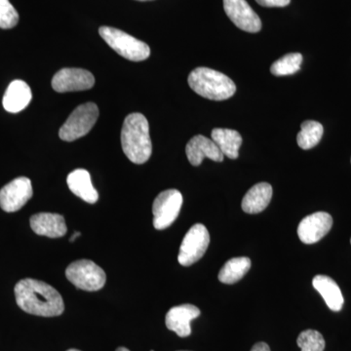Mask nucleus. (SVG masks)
<instances>
[{
  "label": "nucleus",
  "instance_id": "nucleus-10",
  "mask_svg": "<svg viewBox=\"0 0 351 351\" xmlns=\"http://www.w3.org/2000/svg\"><path fill=\"white\" fill-rule=\"evenodd\" d=\"M94 84V75L83 69H62L52 80V88L58 93L85 91L91 89Z\"/></svg>",
  "mask_w": 351,
  "mask_h": 351
},
{
  "label": "nucleus",
  "instance_id": "nucleus-2",
  "mask_svg": "<svg viewBox=\"0 0 351 351\" xmlns=\"http://www.w3.org/2000/svg\"><path fill=\"white\" fill-rule=\"evenodd\" d=\"M121 145L131 162L144 164L151 158L152 144L149 121L142 113H131L124 120Z\"/></svg>",
  "mask_w": 351,
  "mask_h": 351
},
{
  "label": "nucleus",
  "instance_id": "nucleus-7",
  "mask_svg": "<svg viewBox=\"0 0 351 351\" xmlns=\"http://www.w3.org/2000/svg\"><path fill=\"white\" fill-rule=\"evenodd\" d=\"M210 234L206 226L196 223L189 228L180 247L178 261L182 267H189L198 262L206 253Z\"/></svg>",
  "mask_w": 351,
  "mask_h": 351
},
{
  "label": "nucleus",
  "instance_id": "nucleus-24",
  "mask_svg": "<svg viewBox=\"0 0 351 351\" xmlns=\"http://www.w3.org/2000/svg\"><path fill=\"white\" fill-rule=\"evenodd\" d=\"M298 346L302 351H324L325 339L322 334L315 330H306L299 335Z\"/></svg>",
  "mask_w": 351,
  "mask_h": 351
},
{
  "label": "nucleus",
  "instance_id": "nucleus-20",
  "mask_svg": "<svg viewBox=\"0 0 351 351\" xmlns=\"http://www.w3.org/2000/svg\"><path fill=\"white\" fill-rule=\"evenodd\" d=\"M211 137L223 156L230 159L239 158V149L243 142L239 132L232 129L216 128L212 131Z\"/></svg>",
  "mask_w": 351,
  "mask_h": 351
},
{
  "label": "nucleus",
  "instance_id": "nucleus-4",
  "mask_svg": "<svg viewBox=\"0 0 351 351\" xmlns=\"http://www.w3.org/2000/svg\"><path fill=\"white\" fill-rule=\"evenodd\" d=\"M99 34L110 48L129 61H145L151 55V48L147 43L119 29L101 27Z\"/></svg>",
  "mask_w": 351,
  "mask_h": 351
},
{
  "label": "nucleus",
  "instance_id": "nucleus-13",
  "mask_svg": "<svg viewBox=\"0 0 351 351\" xmlns=\"http://www.w3.org/2000/svg\"><path fill=\"white\" fill-rule=\"evenodd\" d=\"M186 154L189 162L193 166H199L205 158L221 162L225 157L212 138L202 135L191 138L186 145Z\"/></svg>",
  "mask_w": 351,
  "mask_h": 351
},
{
  "label": "nucleus",
  "instance_id": "nucleus-11",
  "mask_svg": "<svg viewBox=\"0 0 351 351\" xmlns=\"http://www.w3.org/2000/svg\"><path fill=\"white\" fill-rule=\"evenodd\" d=\"M223 9L233 24L242 31L256 34L262 29V21L246 0H223Z\"/></svg>",
  "mask_w": 351,
  "mask_h": 351
},
{
  "label": "nucleus",
  "instance_id": "nucleus-25",
  "mask_svg": "<svg viewBox=\"0 0 351 351\" xmlns=\"http://www.w3.org/2000/svg\"><path fill=\"white\" fill-rule=\"evenodd\" d=\"M19 22V14L9 0H0V29H13Z\"/></svg>",
  "mask_w": 351,
  "mask_h": 351
},
{
  "label": "nucleus",
  "instance_id": "nucleus-26",
  "mask_svg": "<svg viewBox=\"0 0 351 351\" xmlns=\"http://www.w3.org/2000/svg\"><path fill=\"white\" fill-rule=\"evenodd\" d=\"M263 7H285L290 4L291 0H256Z\"/></svg>",
  "mask_w": 351,
  "mask_h": 351
},
{
  "label": "nucleus",
  "instance_id": "nucleus-28",
  "mask_svg": "<svg viewBox=\"0 0 351 351\" xmlns=\"http://www.w3.org/2000/svg\"><path fill=\"white\" fill-rule=\"evenodd\" d=\"M80 235H82V233H80V232H75V233H73V237H71V242L75 241V240L76 239H78V237H80Z\"/></svg>",
  "mask_w": 351,
  "mask_h": 351
},
{
  "label": "nucleus",
  "instance_id": "nucleus-18",
  "mask_svg": "<svg viewBox=\"0 0 351 351\" xmlns=\"http://www.w3.org/2000/svg\"><path fill=\"white\" fill-rule=\"evenodd\" d=\"M271 197V186L267 182H260L247 191L242 199V209L247 214L261 213L269 206Z\"/></svg>",
  "mask_w": 351,
  "mask_h": 351
},
{
  "label": "nucleus",
  "instance_id": "nucleus-33",
  "mask_svg": "<svg viewBox=\"0 0 351 351\" xmlns=\"http://www.w3.org/2000/svg\"><path fill=\"white\" fill-rule=\"evenodd\" d=\"M350 243H351V239H350Z\"/></svg>",
  "mask_w": 351,
  "mask_h": 351
},
{
  "label": "nucleus",
  "instance_id": "nucleus-34",
  "mask_svg": "<svg viewBox=\"0 0 351 351\" xmlns=\"http://www.w3.org/2000/svg\"><path fill=\"white\" fill-rule=\"evenodd\" d=\"M151 351H154V350H151Z\"/></svg>",
  "mask_w": 351,
  "mask_h": 351
},
{
  "label": "nucleus",
  "instance_id": "nucleus-32",
  "mask_svg": "<svg viewBox=\"0 0 351 351\" xmlns=\"http://www.w3.org/2000/svg\"><path fill=\"white\" fill-rule=\"evenodd\" d=\"M181 351H186V350H181Z\"/></svg>",
  "mask_w": 351,
  "mask_h": 351
},
{
  "label": "nucleus",
  "instance_id": "nucleus-8",
  "mask_svg": "<svg viewBox=\"0 0 351 351\" xmlns=\"http://www.w3.org/2000/svg\"><path fill=\"white\" fill-rule=\"evenodd\" d=\"M182 195L177 189H167L159 193L152 205L154 226L158 230L169 228L179 216Z\"/></svg>",
  "mask_w": 351,
  "mask_h": 351
},
{
  "label": "nucleus",
  "instance_id": "nucleus-30",
  "mask_svg": "<svg viewBox=\"0 0 351 351\" xmlns=\"http://www.w3.org/2000/svg\"><path fill=\"white\" fill-rule=\"evenodd\" d=\"M137 1H152V0H137Z\"/></svg>",
  "mask_w": 351,
  "mask_h": 351
},
{
  "label": "nucleus",
  "instance_id": "nucleus-15",
  "mask_svg": "<svg viewBox=\"0 0 351 351\" xmlns=\"http://www.w3.org/2000/svg\"><path fill=\"white\" fill-rule=\"evenodd\" d=\"M29 223H31L32 230L41 237L59 239L64 237L68 232L66 221L64 217L59 214H36L29 219Z\"/></svg>",
  "mask_w": 351,
  "mask_h": 351
},
{
  "label": "nucleus",
  "instance_id": "nucleus-31",
  "mask_svg": "<svg viewBox=\"0 0 351 351\" xmlns=\"http://www.w3.org/2000/svg\"><path fill=\"white\" fill-rule=\"evenodd\" d=\"M68 351H80V350H73H73H69Z\"/></svg>",
  "mask_w": 351,
  "mask_h": 351
},
{
  "label": "nucleus",
  "instance_id": "nucleus-29",
  "mask_svg": "<svg viewBox=\"0 0 351 351\" xmlns=\"http://www.w3.org/2000/svg\"><path fill=\"white\" fill-rule=\"evenodd\" d=\"M117 351H130L128 350V348H117Z\"/></svg>",
  "mask_w": 351,
  "mask_h": 351
},
{
  "label": "nucleus",
  "instance_id": "nucleus-23",
  "mask_svg": "<svg viewBox=\"0 0 351 351\" xmlns=\"http://www.w3.org/2000/svg\"><path fill=\"white\" fill-rule=\"evenodd\" d=\"M302 55L300 53H290L286 54L281 59L277 60L271 64L270 71L276 76L292 75L298 73L301 69Z\"/></svg>",
  "mask_w": 351,
  "mask_h": 351
},
{
  "label": "nucleus",
  "instance_id": "nucleus-22",
  "mask_svg": "<svg viewBox=\"0 0 351 351\" xmlns=\"http://www.w3.org/2000/svg\"><path fill=\"white\" fill-rule=\"evenodd\" d=\"M323 128L322 124L313 120H306L302 122L301 132L298 134L297 142L299 147L302 149H311L316 147L322 138Z\"/></svg>",
  "mask_w": 351,
  "mask_h": 351
},
{
  "label": "nucleus",
  "instance_id": "nucleus-27",
  "mask_svg": "<svg viewBox=\"0 0 351 351\" xmlns=\"http://www.w3.org/2000/svg\"><path fill=\"white\" fill-rule=\"evenodd\" d=\"M251 351H270V348L265 343H258L252 348Z\"/></svg>",
  "mask_w": 351,
  "mask_h": 351
},
{
  "label": "nucleus",
  "instance_id": "nucleus-17",
  "mask_svg": "<svg viewBox=\"0 0 351 351\" xmlns=\"http://www.w3.org/2000/svg\"><path fill=\"white\" fill-rule=\"evenodd\" d=\"M71 193L82 198L85 202L94 204L99 199L98 191L95 189L91 182V176L85 169H76L68 176L66 179Z\"/></svg>",
  "mask_w": 351,
  "mask_h": 351
},
{
  "label": "nucleus",
  "instance_id": "nucleus-6",
  "mask_svg": "<svg viewBox=\"0 0 351 351\" xmlns=\"http://www.w3.org/2000/svg\"><path fill=\"white\" fill-rule=\"evenodd\" d=\"M66 276L76 288L88 292L101 290L107 281L104 269L89 260H80L71 263L66 267Z\"/></svg>",
  "mask_w": 351,
  "mask_h": 351
},
{
  "label": "nucleus",
  "instance_id": "nucleus-14",
  "mask_svg": "<svg viewBox=\"0 0 351 351\" xmlns=\"http://www.w3.org/2000/svg\"><path fill=\"white\" fill-rule=\"evenodd\" d=\"M199 315V308L193 304H186L172 307L166 314V327L181 338H186L191 334V321Z\"/></svg>",
  "mask_w": 351,
  "mask_h": 351
},
{
  "label": "nucleus",
  "instance_id": "nucleus-21",
  "mask_svg": "<svg viewBox=\"0 0 351 351\" xmlns=\"http://www.w3.org/2000/svg\"><path fill=\"white\" fill-rule=\"evenodd\" d=\"M251 260L247 257L232 258L219 270L218 278L223 284H234L243 278L251 269Z\"/></svg>",
  "mask_w": 351,
  "mask_h": 351
},
{
  "label": "nucleus",
  "instance_id": "nucleus-5",
  "mask_svg": "<svg viewBox=\"0 0 351 351\" xmlns=\"http://www.w3.org/2000/svg\"><path fill=\"white\" fill-rule=\"evenodd\" d=\"M99 108L96 104L86 103L71 112L59 131V136L64 142H73L84 137L96 124Z\"/></svg>",
  "mask_w": 351,
  "mask_h": 351
},
{
  "label": "nucleus",
  "instance_id": "nucleus-3",
  "mask_svg": "<svg viewBox=\"0 0 351 351\" xmlns=\"http://www.w3.org/2000/svg\"><path fill=\"white\" fill-rule=\"evenodd\" d=\"M188 82L196 94L212 101L226 100L237 92V85L228 75L212 69H193Z\"/></svg>",
  "mask_w": 351,
  "mask_h": 351
},
{
  "label": "nucleus",
  "instance_id": "nucleus-19",
  "mask_svg": "<svg viewBox=\"0 0 351 351\" xmlns=\"http://www.w3.org/2000/svg\"><path fill=\"white\" fill-rule=\"evenodd\" d=\"M314 289L317 291L328 307L332 311H339L343 306V295L338 284L331 277L326 276H316L313 280Z\"/></svg>",
  "mask_w": 351,
  "mask_h": 351
},
{
  "label": "nucleus",
  "instance_id": "nucleus-16",
  "mask_svg": "<svg viewBox=\"0 0 351 351\" xmlns=\"http://www.w3.org/2000/svg\"><path fill=\"white\" fill-rule=\"evenodd\" d=\"M32 98V90L29 85L23 80H14L7 88L2 104L7 112L18 113L29 105Z\"/></svg>",
  "mask_w": 351,
  "mask_h": 351
},
{
  "label": "nucleus",
  "instance_id": "nucleus-1",
  "mask_svg": "<svg viewBox=\"0 0 351 351\" xmlns=\"http://www.w3.org/2000/svg\"><path fill=\"white\" fill-rule=\"evenodd\" d=\"M16 302L25 313L43 317H55L64 311L63 298L49 284L36 279H23L16 284Z\"/></svg>",
  "mask_w": 351,
  "mask_h": 351
},
{
  "label": "nucleus",
  "instance_id": "nucleus-9",
  "mask_svg": "<svg viewBox=\"0 0 351 351\" xmlns=\"http://www.w3.org/2000/svg\"><path fill=\"white\" fill-rule=\"evenodd\" d=\"M32 193L31 180L17 178L0 189V207L7 213L19 211L31 199Z\"/></svg>",
  "mask_w": 351,
  "mask_h": 351
},
{
  "label": "nucleus",
  "instance_id": "nucleus-12",
  "mask_svg": "<svg viewBox=\"0 0 351 351\" xmlns=\"http://www.w3.org/2000/svg\"><path fill=\"white\" fill-rule=\"evenodd\" d=\"M332 226L331 215L326 212H316L302 219L298 228V235L302 243L314 244L328 234Z\"/></svg>",
  "mask_w": 351,
  "mask_h": 351
}]
</instances>
